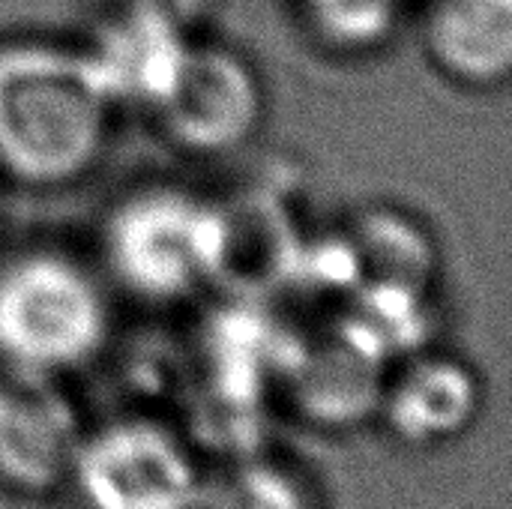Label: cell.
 Here are the masks:
<instances>
[{"label":"cell","instance_id":"6da1fadb","mask_svg":"<svg viewBox=\"0 0 512 509\" xmlns=\"http://www.w3.org/2000/svg\"><path fill=\"white\" fill-rule=\"evenodd\" d=\"M111 99L81 48L0 42V168L27 186H63L102 156Z\"/></svg>","mask_w":512,"mask_h":509},{"label":"cell","instance_id":"7a4b0ae2","mask_svg":"<svg viewBox=\"0 0 512 509\" xmlns=\"http://www.w3.org/2000/svg\"><path fill=\"white\" fill-rule=\"evenodd\" d=\"M108 306L96 279L63 252H21L0 264V360L54 378L96 357Z\"/></svg>","mask_w":512,"mask_h":509},{"label":"cell","instance_id":"3957f363","mask_svg":"<svg viewBox=\"0 0 512 509\" xmlns=\"http://www.w3.org/2000/svg\"><path fill=\"white\" fill-rule=\"evenodd\" d=\"M117 282L150 303H171L210 282L213 204L174 186L126 195L102 228Z\"/></svg>","mask_w":512,"mask_h":509},{"label":"cell","instance_id":"277c9868","mask_svg":"<svg viewBox=\"0 0 512 509\" xmlns=\"http://www.w3.org/2000/svg\"><path fill=\"white\" fill-rule=\"evenodd\" d=\"M255 66L210 42H189L150 114L162 132L195 156H225L255 138L264 120Z\"/></svg>","mask_w":512,"mask_h":509},{"label":"cell","instance_id":"5b68a950","mask_svg":"<svg viewBox=\"0 0 512 509\" xmlns=\"http://www.w3.org/2000/svg\"><path fill=\"white\" fill-rule=\"evenodd\" d=\"M87 509H198L201 477L162 426L123 420L81 438L72 471Z\"/></svg>","mask_w":512,"mask_h":509},{"label":"cell","instance_id":"8992f818","mask_svg":"<svg viewBox=\"0 0 512 509\" xmlns=\"http://www.w3.org/2000/svg\"><path fill=\"white\" fill-rule=\"evenodd\" d=\"M213 204V258L210 282L240 300H258L291 282L300 237L285 204L270 192H237Z\"/></svg>","mask_w":512,"mask_h":509},{"label":"cell","instance_id":"52a82bcc","mask_svg":"<svg viewBox=\"0 0 512 509\" xmlns=\"http://www.w3.org/2000/svg\"><path fill=\"white\" fill-rule=\"evenodd\" d=\"M81 429L72 405L45 375L9 372L0 381V477L45 492L69 477Z\"/></svg>","mask_w":512,"mask_h":509},{"label":"cell","instance_id":"ba28073f","mask_svg":"<svg viewBox=\"0 0 512 509\" xmlns=\"http://www.w3.org/2000/svg\"><path fill=\"white\" fill-rule=\"evenodd\" d=\"M384 363L387 357L345 318L324 336L297 342L282 378L318 426H354L381 408Z\"/></svg>","mask_w":512,"mask_h":509},{"label":"cell","instance_id":"9c48e42d","mask_svg":"<svg viewBox=\"0 0 512 509\" xmlns=\"http://www.w3.org/2000/svg\"><path fill=\"white\" fill-rule=\"evenodd\" d=\"M189 42V36L120 6L81 51L114 108L132 102L150 111Z\"/></svg>","mask_w":512,"mask_h":509},{"label":"cell","instance_id":"30bf717a","mask_svg":"<svg viewBox=\"0 0 512 509\" xmlns=\"http://www.w3.org/2000/svg\"><path fill=\"white\" fill-rule=\"evenodd\" d=\"M483 402V387L459 360L426 357L384 387L381 408L390 429L414 447H435L462 435Z\"/></svg>","mask_w":512,"mask_h":509},{"label":"cell","instance_id":"8fae6325","mask_svg":"<svg viewBox=\"0 0 512 509\" xmlns=\"http://www.w3.org/2000/svg\"><path fill=\"white\" fill-rule=\"evenodd\" d=\"M426 48L447 78L498 87L512 69V0H432Z\"/></svg>","mask_w":512,"mask_h":509},{"label":"cell","instance_id":"7c38bea8","mask_svg":"<svg viewBox=\"0 0 512 509\" xmlns=\"http://www.w3.org/2000/svg\"><path fill=\"white\" fill-rule=\"evenodd\" d=\"M345 237L357 258L360 288L378 285L429 294L438 273V249L423 225L393 210H369Z\"/></svg>","mask_w":512,"mask_h":509},{"label":"cell","instance_id":"4fadbf2b","mask_svg":"<svg viewBox=\"0 0 512 509\" xmlns=\"http://www.w3.org/2000/svg\"><path fill=\"white\" fill-rule=\"evenodd\" d=\"M315 36L339 51H366L387 39L399 0H297Z\"/></svg>","mask_w":512,"mask_h":509},{"label":"cell","instance_id":"5bb4252c","mask_svg":"<svg viewBox=\"0 0 512 509\" xmlns=\"http://www.w3.org/2000/svg\"><path fill=\"white\" fill-rule=\"evenodd\" d=\"M198 509H312V501L288 471L252 462L207 489Z\"/></svg>","mask_w":512,"mask_h":509},{"label":"cell","instance_id":"9a60e30c","mask_svg":"<svg viewBox=\"0 0 512 509\" xmlns=\"http://www.w3.org/2000/svg\"><path fill=\"white\" fill-rule=\"evenodd\" d=\"M120 6L183 36H192L207 12V0H123Z\"/></svg>","mask_w":512,"mask_h":509}]
</instances>
